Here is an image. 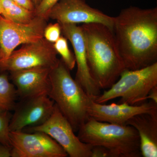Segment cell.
I'll list each match as a JSON object with an SVG mask.
<instances>
[{
  "instance_id": "52a82bcc",
  "label": "cell",
  "mask_w": 157,
  "mask_h": 157,
  "mask_svg": "<svg viewBox=\"0 0 157 157\" xmlns=\"http://www.w3.org/2000/svg\"><path fill=\"white\" fill-rule=\"evenodd\" d=\"M21 131L44 132L53 138L70 157H92V146L83 143L75 135L70 122L55 104L52 114L44 123Z\"/></svg>"
},
{
  "instance_id": "277c9868",
  "label": "cell",
  "mask_w": 157,
  "mask_h": 157,
  "mask_svg": "<svg viewBox=\"0 0 157 157\" xmlns=\"http://www.w3.org/2000/svg\"><path fill=\"white\" fill-rule=\"evenodd\" d=\"M77 132L81 141L92 146L104 147L110 157L142 156L138 133L129 125L99 121L90 117Z\"/></svg>"
},
{
  "instance_id": "8fae6325",
  "label": "cell",
  "mask_w": 157,
  "mask_h": 157,
  "mask_svg": "<svg viewBox=\"0 0 157 157\" xmlns=\"http://www.w3.org/2000/svg\"><path fill=\"white\" fill-rule=\"evenodd\" d=\"M54 107V102L47 94L21 99L16 103L11 115L10 132L42 124L50 117Z\"/></svg>"
},
{
  "instance_id": "2e32d148",
  "label": "cell",
  "mask_w": 157,
  "mask_h": 157,
  "mask_svg": "<svg viewBox=\"0 0 157 157\" xmlns=\"http://www.w3.org/2000/svg\"><path fill=\"white\" fill-rule=\"evenodd\" d=\"M17 97L14 84L6 73L0 75V114L14 110Z\"/></svg>"
},
{
  "instance_id": "4fadbf2b",
  "label": "cell",
  "mask_w": 157,
  "mask_h": 157,
  "mask_svg": "<svg viewBox=\"0 0 157 157\" xmlns=\"http://www.w3.org/2000/svg\"><path fill=\"white\" fill-rule=\"evenodd\" d=\"M88 113L90 117L99 121L126 124L129 119L135 115L141 113H157V103L149 101L137 105L124 103H113L107 105L99 104L92 100L88 108Z\"/></svg>"
},
{
  "instance_id": "6da1fadb",
  "label": "cell",
  "mask_w": 157,
  "mask_h": 157,
  "mask_svg": "<svg viewBox=\"0 0 157 157\" xmlns=\"http://www.w3.org/2000/svg\"><path fill=\"white\" fill-rule=\"evenodd\" d=\"M113 31L126 70H139L157 63L156 7L123 9L114 17Z\"/></svg>"
},
{
  "instance_id": "8992f818",
  "label": "cell",
  "mask_w": 157,
  "mask_h": 157,
  "mask_svg": "<svg viewBox=\"0 0 157 157\" xmlns=\"http://www.w3.org/2000/svg\"><path fill=\"white\" fill-rule=\"evenodd\" d=\"M53 43L44 38L23 44L18 50H14L6 59L0 62V71H13L36 67L52 69L59 59Z\"/></svg>"
},
{
  "instance_id": "30bf717a",
  "label": "cell",
  "mask_w": 157,
  "mask_h": 157,
  "mask_svg": "<svg viewBox=\"0 0 157 157\" xmlns=\"http://www.w3.org/2000/svg\"><path fill=\"white\" fill-rule=\"evenodd\" d=\"M47 18L59 24L98 23L113 29L114 17L90 7L86 0H59L50 9Z\"/></svg>"
},
{
  "instance_id": "ba28073f",
  "label": "cell",
  "mask_w": 157,
  "mask_h": 157,
  "mask_svg": "<svg viewBox=\"0 0 157 157\" xmlns=\"http://www.w3.org/2000/svg\"><path fill=\"white\" fill-rule=\"evenodd\" d=\"M46 18L36 16L26 23L0 18V62L6 59L17 46L44 38Z\"/></svg>"
},
{
  "instance_id": "3957f363",
  "label": "cell",
  "mask_w": 157,
  "mask_h": 157,
  "mask_svg": "<svg viewBox=\"0 0 157 157\" xmlns=\"http://www.w3.org/2000/svg\"><path fill=\"white\" fill-rule=\"evenodd\" d=\"M49 77L48 97L70 122L74 132H78L90 117L88 108L92 99L73 78L61 59L51 70Z\"/></svg>"
},
{
  "instance_id": "484cf974",
  "label": "cell",
  "mask_w": 157,
  "mask_h": 157,
  "mask_svg": "<svg viewBox=\"0 0 157 157\" xmlns=\"http://www.w3.org/2000/svg\"><path fill=\"white\" fill-rule=\"evenodd\" d=\"M32 1L34 5L35 6V7H36V9L37 6H39V4L42 2V0H32Z\"/></svg>"
},
{
  "instance_id": "d4e9b609",
  "label": "cell",
  "mask_w": 157,
  "mask_h": 157,
  "mask_svg": "<svg viewBox=\"0 0 157 157\" xmlns=\"http://www.w3.org/2000/svg\"><path fill=\"white\" fill-rule=\"evenodd\" d=\"M147 100H150V101H152L157 103V86L154 87L149 93Z\"/></svg>"
},
{
  "instance_id": "7402d4cb",
  "label": "cell",
  "mask_w": 157,
  "mask_h": 157,
  "mask_svg": "<svg viewBox=\"0 0 157 157\" xmlns=\"http://www.w3.org/2000/svg\"><path fill=\"white\" fill-rule=\"evenodd\" d=\"M92 157H110L108 151L101 146H92Z\"/></svg>"
},
{
  "instance_id": "ffe728a7",
  "label": "cell",
  "mask_w": 157,
  "mask_h": 157,
  "mask_svg": "<svg viewBox=\"0 0 157 157\" xmlns=\"http://www.w3.org/2000/svg\"><path fill=\"white\" fill-rule=\"evenodd\" d=\"M61 27L59 22L46 25L44 31V38L51 43L56 42L61 36Z\"/></svg>"
},
{
  "instance_id": "83f0119b",
  "label": "cell",
  "mask_w": 157,
  "mask_h": 157,
  "mask_svg": "<svg viewBox=\"0 0 157 157\" xmlns=\"http://www.w3.org/2000/svg\"><path fill=\"white\" fill-rule=\"evenodd\" d=\"M2 15H1V14H0V18H1V17H2Z\"/></svg>"
},
{
  "instance_id": "cb8c5ba5",
  "label": "cell",
  "mask_w": 157,
  "mask_h": 157,
  "mask_svg": "<svg viewBox=\"0 0 157 157\" xmlns=\"http://www.w3.org/2000/svg\"><path fill=\"white\" fill-rule=\"evenodd\" d=\"M11 147L0 143V157H11Z\"/></svg>"
},
{
  "instance_id": "5bb4252c",
  "label": "cell",
  "mask_w": 157,
  "mask_h": 157,
  "mask_svg": "<svg viewBox=\"0 0 157 157\" xmlns=\"http://www.w3.org/2000/svg\"><path fill=\"white\" fill-rule=\"evenodd\" d=\"M49 68L36 67L10 72L17 97L26 99L47 94L50 90Z\"/></svg>"
},
{
  "instance_id": "44dd1931",
  "label": "cell",
  "mask_w": 157,
  "mask_h": 157,
  "mask_svg": "<svg viewBox=\"0 0 157 157\" xmlns=\"http://www.w3.org/2000/svg\"><path fill=\"white\" fill-rule=\"evenodd\" d=\"M59 1V0H42L35 10L36 15L45 17L47 19V14L48 12Z\"/></svg>"
},
{
  "instance_id": "d6986e66",
  "label": "cell",
  "mask_w": 157,
  "mask_h": 157,
  "mask_svg": "<svg viewBox=\"0 0 157 157\" xmlns=\"http://www.w3.org/2000/svg\"><path fill=\"white\" fill-rule=\"evenodd\" d=\"M12 114L10 112L0 114V143L11 147L9 123Z\"/></svg>"
},
{
  "instance_id": "7c38bea8",
  "label": "cell",
  "mask_w": 157,
  "mask_h": 157,
  "mask_svg": "<svg viewBox=\"0 0 157 157\" xmlns=\"http://www.w3.org/2000/svg\"><path fill=\"white\" fill-rule=\"evenodd\" d=\"M62 33L70 41L74 49L77 65L75 80L93 100L101 94V89L91 76L88 66L85 40L81 26L73 24H60Z\"/></svg>"
},
{
  "instance_id": "e0dca14e",
  "label": "cell",
  "mask_w": 157,
  "mask_h": 157,
  "mask_svg": "<svg viewBox=\"0 0 157 157\" xmlns=\"http://www.w3.org/2000/svg\"><path fill=\"white\" fill-rule=\"evenodd\" d=\"M4 11L3 17L14 22L26 23L36 17L35 11L25 9L12 0H1Z\"/></svg>"
},
{
  "instance_id": "ac0fdd59",
  "label": "cell",
  "mask_w": 157,
  "mask_h": 157,
  "mask_svg": "<svg viewBox=\"0 0 157 157\" xmlns=\"http://www.w3.org/2000/svg\"><path fill=\"white\" fill-rule=\"evenodd\" d=\"M53 46L57 54L61 56V59L70 71L75 67L76 65L74 55L71 52L68 45V39L65 36H61L53 43Z\"/></svg>"
},
{
  "instance_id": "603a6c76",
  "label": "cell",
  "mask_w": 157,
  "mask_h": 157,
  "mask_svg": "<svg viewBox=\"0 0 157 157\" xmlns=\"http://www.w3.org/2000/svg\"><path fill=\"white\" fill-rule=\"evenodd\" d=\"M12 1L28 10L35 12L36 7L34 6L32 0H12Z\"/></svg>"
},
{
  "instance_id": "4316f807",
  "label": "cell",
  "mask_w": 157,
  "mask_h": 157,
  "mask_svg": "<svg viewBox=\"0 0 157 157\" xmlns=\"http://www.w3.org/2000/svg\"><path fill=\"white\" fill-rule=\"evenodd\" d=\"M0 14H1L2 16L3 14H4V11H3L2 6L1 0H0Z\"/></svg>"
},
{
  "instance_id": "9a60e30c",
  "label": "cell",
  "mask_w": 157,
  "mask_h": 157,
  "mask_svg": "<svg viewBox=\"0 0 157 157\" xmlns=\"http://www.w3.org/2000/svg\"><path fill=\"white\" fill-rule=\"evenodd\" d=\"M126 124L136 129L144 157H157V113H141L129 119Z\"/></svg>"
},
{
  "instance_id": "7a4b0ae2",
  "label": "cell",
  "mask_w": 157,
  "mask_h": 157,
  "mask_svg": "<svg viewBox=\"0 0 157 157\" xmlns=\"http://www.w3.org/2000/svg\"><path fill=\"white\" fill-rule=\"evenodd\" d=\"M81 27L90 74L101 90L108 89L126 70L113 31L98 23L83 24Z\"/></svg>"
},
{
  "instance_id": "9c48e42d",
  "label": "cell",
  "mask_w": 157,
  "mask_h": 157,
  "mask_svg": "<svg viewBox=\"0 0 157 157\" xmlns=\"http://www.w3.org/2000/svg\"><path fill=\"white\" fill-rule=\"evenodd\" d=\"M11 157H66L67 154L49 135L42 132H10Z\"/></svg>"
},
{
  "instance_id": "5b68a950",
  "label": "cell",
  "mask_w": 157,
  "mask_h": 157,
  "mask_svg": "<svg viewBox=\"0 0 157 157\" xmlns=\"http://www.w3.org/2000/svg\"><path fill=\"white\" fill-rule=\"evenodd\" d=\"M119 78L94 101L104 104L120 98L118 104L130 105H139L145 102L149 93L157 86V62L139 70H125Z\"/></svg>"
}]
</instances>
